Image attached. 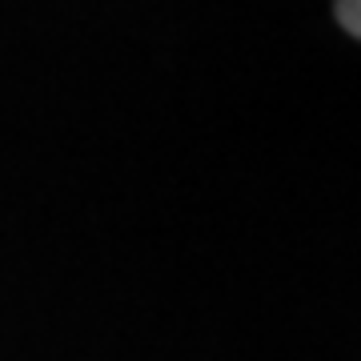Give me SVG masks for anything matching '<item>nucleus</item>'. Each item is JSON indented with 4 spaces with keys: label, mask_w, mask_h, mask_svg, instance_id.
I'll list each match as a JSON object with an SVG mask.
<instances>
[{
    "label": "nucleus",
    "mask_w": 361,
    "mask_h": 361,
    "mask_svg": "<svg viewBox=\"0 0 361 361\" xmlns=\"http://www.w3.org/2000/svg\"><path fill=\"white\" fill-rule=\"evenodd\" d=\"M361 0H337V25L345 28L349 37H361Z\"/></svg>",
    "instance_id": "nucleus-1"
}]
</instances>
